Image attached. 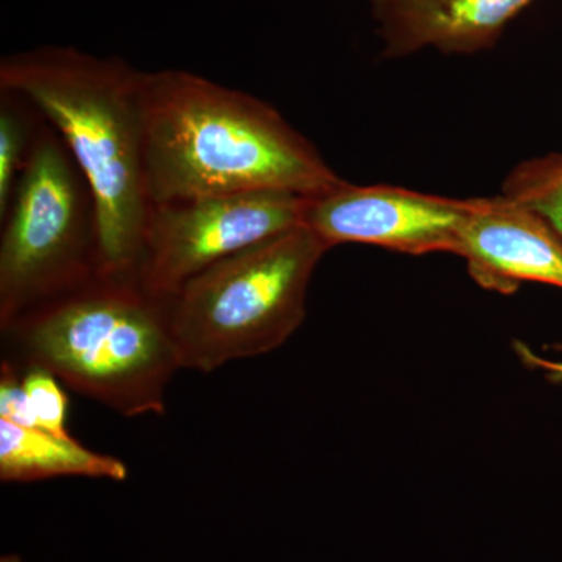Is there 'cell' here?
Returning <instances> with one entry per match:
<instances>
[{
  "instance_id": "cell-1",
  "label": "cell",
  "mask_w": 562,
  "mask_h": 562,
  "mask_svg": "<svg viewBox=\"0 0 562 562\" xmlns=\"http://www.w3.org/2000/svg\"><path fill=\"white\" fill-rule=\"evenodd\" d=\"M144 172L151 205L279 191L321 199L346 181L269 105L188 70L144 74Z\"/></svg>"
},
{
  "instance_id": "cell-2",
  "label": "cell",
  "mask_w": 562,
  "mask_h": 562,
  "mask_svg": "<svg viewBox=\"0 0 562 562\" xmlns=\"http://www.w3.org/2000/svg\"><path fill=\"white\" fill-rule=\"evenodd\" d=\"M144 74L74 47L18 52L0 90L49 121L90 192L98 276L136 277L151 202L144 172Z\"/></svg>"
},
{
  "instance_id": "cell-3",
  "label": "cell",
  "mask_w": 562,
  "mask_h": 562,
  "mask_svg": "<svg viewBox=\"0 0 562 562\" xmlns=\"http://www.w3.org/2000/svg\"><path fill=\"white\" fill-rule=\"evenodd\" d=\"M2 360L40 368L124 417L166 413L180 371L169 305L136 277H94L3 328Z\"/></svg>"
},
{
  "instance_id": "cell-4",
  "label": "cell",
  "mask_w": 562,
  "mask_h": 562,
  "mask_svg": "<svg viewBox=\"0 0 562 562\" xmlns=\"http://www.w3.org/2000/svg\"><path fill=\"white\" fill-rule=\"evenodd\" d=\"M328 250L303 225L188 281L168 301L181 369L209 373L283 346L305 319L310 281Z\"/></svg>"
},
{
  "instance_id": "cell-5",
  "label": "cell",
  "mask_w": 562,
  "mask_h": 562,
  "mask_svg": "<svg viewBox=\"0 0 562 562\" xmlns=\"http://www.w3.org/2000/svg\"><path fill=\"white\" fill-rule=\"evenodd\" d=\"M57 136L41 128L33 139L2 220L0 330L98 273L92 210Z\"/></svg>"
},
{
  "instance_id": "cell-6",
  "label": "cell",
  "mask_w": 562,
  "mask_h": 562,
  "mask_svg": "<svg viewBox=\"0 0 562 562\" xmlns=\"http://www.w3.org/2000/svg\"><path fill=\"white\" fill-rule=\"evenodd\" d=\"M314 199L260 191L151 205L138 280L155 297H173L227 258L306 225Z\"/></svg>"
},
{
  "instance_id": "cell-7",
  "label": "cell",
  "mask_w": 562,
  "mask_h": 562,
  "mask_svg": "<svg viewBox=\"0 0 562 562\" xmlns=\"http://www.w3.org/2000/svg\"><path fill=\"white\" fill-rule=\"evenodd\" d=\"M480 202L346 181L330 194L314 199L306 225L330 249L358 243L408 255H457L462 225Z\"/></svg>"
},
{
  "instance_id": "cell-8",
  "label": "cell",
  "mask_w": 562,
  "mask_h": 562,
  "mask_svg": "<svg viewBox=\"0 0 562 562\" xmlns=\"http://www.w3.org/2000/svg\"><path fill=\"white\" fill-rule=\"evenodd\" d=\"M457 255L486 290L509 294L524 281L562 290V239L541 216L505 195L482 199L462 225Z\"/></svg>"
},
{
  "instance_id": "cell-9",
  "label": "cell",
  "mask_w": 562,
  "mask_h": 562,
  "mask_svg": "<svg viewBox=\"0 0 562 562\" xmlns=\"http://www.w3.org/2000/svg\"><path fill=\"white\" fill-rule=\"evenodd\" d=\"M384 57L432 46L447 54L490 49L532 0H369Z\"/></svg>"
},
{
  "instance_id": "cell-10",
  "label": "cell",
  "mask_w": 562,
  "mask_h": 562,
  "mask_svg": "<svg viewBox=\"0 0 562 562\" xmlns=\"http://www.w3.org/2000/svg\"><path fill=\"white\" fill-rule=\"evenodd\" d=\"M58 476L124 482L128 469L120 458L81 446L76 438H58L40 428L0 419V480L32 483Z\"/></svg>"
},
{
  "instance_id": "cell-11",
  "label": "cell",
  "mask_w": 562,
  "mask_h": 562,
  "mask_svg": "<svg viewBox=\"0 0 562 562\" xmlns=\"http://www.w3.org/2000/svg\"><path fill=\"white\" fill-rule=\"evenodd\" d=\"M503 195L541 216L562 239V169L554 157L520 165L509 173Z\"/></svg>"
},
{
  "instance_id": "cell-12",
  "label": "cell",
  "mask_w": 562,
  "mask_h": 562,
  "mask_svg": "<svg viewBox=\"0 0 562 562\" xmlns=\"http://www.w3.org/2000/svg\"><path fill=\"white\" fill-rule=\"evenodd\" d=\"M11 95L2 92L0 105V217L9 213L14 187L27 158V125Z\"/></svg>"
},
{
  "instance_id": "cell-13",
  "label": "cell",
  "mask_w": 562,
  "mask_h": 562,
  "mask_svg": "<svg viewBox=\"0 0 562 562\" xmlns=\"http://www.w3.org/2000/svg\"><path fill=\"white\" fill-rule=\"evenodd\" d=\"M21 382L31 403L36 427L58 438H74L66 427L68 397L60 380L44 369L29 368L22 369Z\"/></svg>"
},
{
  "instance_id": "cell-14",
  "label": "cell",
  "mask_w": 562,
  "mask_h": 562,
  "mask_svg": "<svg viewBox=\"0 0 562 562\" xmlns=\"http://www.w3.org/2000/svg\"><path fill=\"white\" fill-rule=\"evenodd\" d=\"M514 350H516L517 357H519V360L522 361L525 366L541 372L550 383L560 384V386H562V360L543 358L541 355L532 351L527 344L520 341L514 342Z\"/></svg>"
},
{
  "instance_id": "cell-15",
  "label": "cell",
  "mask_w": 562,
  "mask_h": 562,
  "mask_svg": "<svg viewBox=\"0 0 562 562\" xmlns=\"http://www.w3.org/2000/svg\"><path fill=\"white\" fill-rule=\"evenodd\" d=\"M0 562H24L21 557L18 554H3L2 560Z\"/></svg>"
},
{
  "instance_id": "cell-16",
  "label": "cell",
  "mask_w": 562,
  "mask_h": 562,
  "mask_svg": "<svg viewBox=\"0 0 562 562\" xmlns=\"http://www.w3.org/2000/svg\"><path fill=\"white\" fill-rule=\"evenodd\" d=\"M554 160H557L558 166L562 169V157H554Z\"/></svg>"
}]
</instances>
